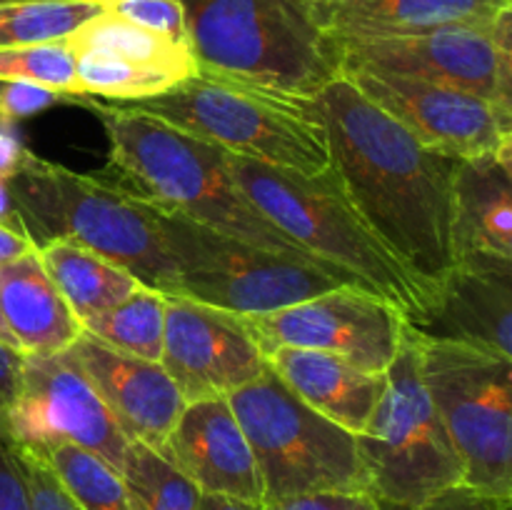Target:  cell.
<instances>
[{
	"label": "cell",
	"mask_w": 512,
	"mask_h": 510,
	"mask_svg": "<svg viewBox=\"0 0 512 510\" xmlns=\"http://www.w3.org/2000/svg\"><path fill=\"white\" fill-rule=\"evenodd\" d=\"M315 105L340 190L435 303L455 265V178L463 160L425 148L343 75L315 95Z\"/></svg>",
	"instance_id": "1"
},
{
	"label": "cell",
	"mask_w": 512,
	"mask_h": 510,
	"mask_svg": "<svg viewBox=\"0 0 512 510\" xmlns=\"http://www.w3.org/2000/svg\"><path fill=\"white\" fill-rule=\"evenodd\" d=\"M83 108L100 120L108 140V168L100 175L120 190L270 253L323 263L280 233L245 198L230 173L228 153L218 145L123 103L85 98Z\"/></svg>",
	"instance_id": "2"
},
{
	"label": "cell",
	"mask_w": 512,
	"mask_h": 510,
	"mask_svg": "<svg viewBox=\"0 0 512 510\" xmlns=\"http://www.w3.org/2000/svg\"><path fill=\"white\" fill-rule=\"evenodd\" d=\"M228 165L245 198L280 233L393 305L410 325L423 323L433 295L380 243L345 198L333 170L305 175L230 153Z\"/></svg>",
	"instance_id": "3"
},
{
	"label": "cell",
	"mask_w": 512,
	"mask_h": 510,
	"mask_svg": "<svg viewBox=\"0 0 512 510\" xmlns=\"http://www.w3.org/2000/svg\"><path fill=\"white\" fill-rule=\"evenodd\" d=\"M200 73L315 98L343 75L340 43L310 0H180Z\"/></svg>",
	"instance_id": "4"
},
{
	"label": "cell",
	"mask_w": 512,
	"mask_h": 510,
	"mask_svg": "<svg viewBox=\"0 0 512 510\" xmlns=\"http://www.w3.org/2000/svg\"><path fill=\"white\" fill-rule=\"evenodd\" d=\"M18 223L35 245L70 240L128 270L140 285L178 295V273L165 250L155 210L103 175L25 155L8 183Z\"/></svg>",
	"instance_id": "5"
},
{
	"label": "cell",
	"mask_w": 512,
	"mask_h": 510,
	"mask_svg": "<svg viewBox=\"0 0 512 510\" xmlns=\"http://www.w3.org/2000/svg\"><path fill=\"white\" fill-rule=\"evenodd\" d=\"M123 105L255 163L305 175L330 170L328 133L315 98L198 70L155 98Z\"/></svg>",
	"instance_id": "6"
},
{
	"label": "cell",
	"mask_w": 512,
	"mask_h": 510,
	"mask_svg": "<svg viewBox=\"0 0 512 510\" xmlns=\"http://www.w3.org/2000/svg\"><path fill=\"white\" fill-rule=\"evenodd\" d=\"M355 440L368 490L385 503L420 505L463 485V460L425 388L420 338L410 323L385 370L383 398Z\"/></svg>",
	"instance_id": "7"
},
{
	"label": "cell",
	"mask_w": 512,
	"mask_h": 510,
	"mask_svg": "<svg viewBox=\"0 0 512 510\" xmlns=\"http://www.w3.org/2000/svg\"><path fill=\"white\" fill-rule=\"evenodd\" d=\"M153 210L178 273V295L210 308L233 315L273 313L343 285H358L333 265L270 253L178 213Z\"/></svg>",
	"instance_id": "8"
},
{
	"label": "cell",
	"mask_w": 512,
	"mask_h": 510,
	"mask_svg": "<svg viewBox=\"0 0 512 510\" xmlns=\"http://www.w3.org/2000/svg\"><path fill=\"white\" fill-rule=\"evenodd\" d=\"M228 403L258 463L265 503L320 490H368L355 435L305 405L268 365Z\"/></svg>",
	"instance_id": "9"
},
{
	"label": "cell",
	"mask_w": 512,
	"mask_h": 510,
	"mask_svg": "<svg viewBox=\"0 0 512 510\" xmlns=\"http://www.w3.org/2000/svg\"><path fill=\"white\" fill-rule=\"evenodd\" d=\"M418 338L425 388L463 460V485L510 500L512 360L473 345Z\"/></svg>",
	"instance_id": "10"
},
{
	"label": "cell",
	"mask_w": 512,
	"mask_h": 510,
	"mask_svg": "<svg viewBox=\"0 0 512 510\" xmlns=\"http://www.w3.org/2000/svg\"><path fill=\"white\" fill-rule=\"evenodd\" d=\"M340 68L453 85L512 110V10L490 25H448L405 38L338 40Z\"/></svg>",
	"instance_id": "11"
},
{
	"label": "cell",
	"mask_w": 512,
	"mask_h": 510,
	"mask_svg": "<svg viewBox=\"0 0 512 510\" xmlns=\"http://www.w3.org/2000/svg\"><path fill=\"white\" fill-rule=\"evenodd\" d=\"M8 445L45 453L73 443L123 470L128 435L120 430L88 375L68 353H25L20 388L8 410Z\"/></svg>",
	"instance_id": "12"
},
{
	"label": "cell",
	"mask_w": 512,
	"mask_h": 510,
	"mask_svg": "<svg viewBox=\"0 0 512 510\" xmlns=\"http://www.w3.org/2000/svg\"><path fill=\"white\" fill-rule=\"evenodd\" d=\"M258 350L305 348L340 355L365 373H385L398 355L408 320L378 295L343 285L288 308L240 315Z\"/></svg>",
	"instance_id": "13"
},
{
	"label": "cell",
	"mask_w": 512,
	"mask_h": 510,
	"mask_svg": "<svg viewBox=\"0 0 512 510\" xmlns=\"http://www.w3.org/2000/svg\"><path fill=\"white\" fill-rule=\"evenodd\" d=\"M343 78L425 148L458 160L512 158V110L483 95L403 75L350 73Z\"/></svg>",
	"instance_id": "14"
},
{
	"label": "cell",
	"mask_w": 512,
	"mask_h": 510,
	"mask_svg": "<svg viewBox=\"0 0 512 510\" xmlns=\"http://www.w3.org/2000/svg\"><path fill=\"white\" fill-rule=\"evenodd\" d=\"M65 43L75 58V88L88 98L140 103L198 73L188 43L105 10L65 35Z\"/></svg>",
	"instance_id": "15"
},
{
	"label": "cell",
	"mask_w": 512,
	"mask_h": 510,
	"mask_svg": "<svg viewBox=\"0 0 512 510\" xmlns=\"http://www.w3.org/2000/svg\"><path fill=\"white\" fill-rule=\"evenodd\" d=\"M160 365L185 403H193L228 398L253 383L265 370V358L240 323V315L185 295H165Z\"/></svg>",
	"instance_id": "16"
},
{
	"label": "cell",
	"mask_w": 512,
	"mask_h": 510,
	"mask_svg": "<svg viewBox=\"0 0 512 510\" xmlns=\"http://www.w3.org/2000/svg\"><path fill=\"white\" fill-rule=\"evenodd\" d=\"M65 353L88 375L128 440L160 450L178 423L185 400L158 360L120 353L83 333Z\"/></svg>",
	"instance_id": "17"
},
{
	"label": "cell",
	"mask_w": 512,
	"mask_h": 510,
	"mask_svg": "<svg viewBox=\"0 0 512 510\" xmlns=\"http://www.w3.org/2000/svg\"><path fill=\"white\" fill-rule=\"evenodd\" d=\"M423 338L473 345L512 360V260L463 255L438 288Z\"/></svg>",
	"instance_id": "18"
},
{
	"label": "cell",
	"mask_w": 512,
	"mask_h": 510,
	"mask_svg": "<svg viewBox=\"0 0 512 510\" xmlns=\"http://www.w3.org/2000/svg\"><path fill=\"white\" fill-rule=\"evenodd\" d=\"M158 453L193 480L200 493L265 503L258 463L228 398L185 403Z\"/></svg>",
	"instance_id": "19"
},
{
	"label": "cell",
	"mask_w": 512,
	"mask_h": 510,
	"mask_svg": "<svg viewBox=\"0 0 512 510\" xmlns=\"http://www.w3.org/2000/svg\"><path fill=\"white\" fill-rule=\"evenodd\" d=\"M320 25L338 40L405 38L448 25H490L512 0H310Z\"/></svg>",
	"instance_id": "20"
},
{
	"label": "cell",
	"mask_w": 512,
	"mask_h": 510,
	"mask_svg": "<svg viewBox=\"0 0 512 510\" xmlns=\"http://www.w3.org/2000/svg\"><path fill=\"white\" fill-rule=\"evenodd\" d=\"M263 358L305 405L353 435L363 433L383 398L385 373H365L340 355L278 348Z\"/></svg>",
	"instance_id": "21"
},
{
	"label": "cell",
	"mask_w": 512,
	"mask_h": 510,
	"mask_svg": "<svg viewBox=\"0 0 512 510\" xmlns=\"http://www.w3.org/2000/svg\"><path fill=\"white\" fill-rule=\"evenodd\" d=\"M0 315L20 353H63L83 333L38 248L0 265Z\"/></svg>",
	"instance_id": "22"
},
{
	"label": "cell",
	"mask_w": 512,
	"mask_h": 510,
	"mask_svg": "<svg viewBox=\"0 0 512 510\" xmlns=\"http://www.w3.org/2000/svg\"><path fill=\"white\" fill-rule=\"evenodd\" d=\"M455 260H512V158L463 160L455 178Z\"/></svg>",
	"instance_id": "23"
},
{
	"label": "cell",
	"mask_w": 512,
	"mask_h": 510,
	"mask_svg": "<svg viewBox=\"0 0 512 510\" xmlns=\"http://www.w3.org/2000/svg\"><path fill=\"white\" fill-rule=\"evenodd\" d=\"M35 248L50 280L80 323L113 308L140 288V283L128 270L78 243L45 240Z\"/></svg>",
	"instance_id": "24"
},
{
	"label": "cell",
	"mask_w": 512,
	"mask_h": 510,
	"mask_svg": "<svg viewBox=\"0 0 512 510\" xmlns=\"http://www.w3.org/2000/svg\"><path fill=\"white\" fill-rule=\"evenodd\" d=\"M80 328L120 353L158 360L163 353L165 293L140 285L113 308L83 320Z\"/></svg>",
	"instance_id": "25"
},
{
	"label": "cell",
	"mask_w": 512,
	"mask_h": 510,
	"mask_svg": "<svg viewBox=\"0 0 512 510\" xmlns=\"http://www.w3.org/2000/svg\"><path fill=\"white\" fill-rule=\"evenodd\" d=\"M80 510H130L125 480L100 455L63 443L38 453Z\"/></svg>",
	"instance_id": "26"
},
{
	"label": "cell",
	"mask_w": 512,
	"mask_h": 510,
	"mask_svg": "<svg viewBox=\"0 0 512 510\" xmlns=\"http://www.w3.org/2000/svg\"><path fill=\"white\" fill-rule=\"evenodd\" d=\"M130 510H198L200 490L163 453L130 440L120 470Z\"/></svg>",
	"instance_id": "27"
},
{
	"label": "cell",
	"mask_w": 512,
	"mask_h": 510,
	"mask_svg": "<svg viewBox=\"0 0 512 510\" xmlns=\"http://www.w3.org/2000/svg\"><path fill=\"white\" fill-rule=\"evenodd\" d=\"M103 13V0H15L0 3V50L63 40Z\"/></svg>",
	"instance_id": "28"
},
{
	"label": "cell",
	"mask_w": 512,
	"mask_h": 510,
	"mask_svg": "<svg viewBox=\"0 0 512 510\" xmlns=\"http://www.w3.org/2000/svg\"><path fill=\"white\" fill-rule=\"evenodd\" d=\"M0 83H33L78 95L75 58L65 38L3 48L0 50Z\"/></svg>",
	"instance_id": "29"
},
{
	"label": "cell",
	"mask_w": 512,
	"mask_h": 510,
	"mask_svg": "<svg viewBox=\"0 0 512 510\" xmlns=\"http://www.w3.org/2000/svg\"><path fill=\"white\" fill-rule=\"evenodd\" d=\"M103 10L165 38L188 43L180 0H103Z\"/></svg>",
	"instance_id": "30"
},
{
	"label": "cell",
	"mask_w": 512,
	"mask_h": 510,
	"mask_svg": "<svg viewBox=\"0 0 512 510\" xmlns=\"http://www.w3.org/2000/svg\"><path fill=\"white\" fill-rule=\"evenodd\" d=\"M88 95L60 93L33 83H0V123L15 125L18 120L38 115L58 105H80Z\"/></svg>",
	"instance_id": "31"
},
{
	"label": "cell",
	"mask_w": 512,
	"mask_h": 510,
	"mask_svg": "<svg viewBox=\"0 0 512 510\" xmlns=\"http://www.w3.org/2000/svg\"><path fill=\"white\" fill-rule=\"evenodd\" d=\"M13 453L18 458L20 468H23L33 510H80L38 453L25 448H13Z\"/></svg>",
	"instance_id": "32"
},
{
	"label": "cell",
	"mask_w": 512,
	"mask_h": 510,
	"mask_svg": "<svg viewBox=\"0 0 512 510\" xmlns=\"http://www.w3.org/2000/svg\"><path fill=\"white\" fill-rule=\"evenodd\" d=\"M263 510H380V503L368 490H320L270 500Z\"/></svg>",
	"instance_id": "33"
},
{
	"label": "cell",
	"mask_w": 512,
	"mask_h": 510,
	"mask_svg": "<svg viewBox=\"0 0 512 510\" xmlns=\"http://www.w3.org/2000/svg\"><path fill=\"white\" fill-rule=\"evenodd\" d=\"M378 503L380 510H510V500L468 488V485H455L420 505H398L385 503V500H378Z\"/></svg>",
	"instance_id": "34"
},
{
	"label": "cell",
	"mask_w": 512,
	"mask_h": 510,
	"mask_svg": "<svg viewBox=\"0 0 512 510\" xmlns=\"http://www.w3.org/2000/svg\"><path fill=\"white\" fill-rule=\"evenodd\" d=\"M0 510H33L23 468L13 448L0 440Z\"/></svg>",
	"instance_id": "35"
},
{
	"label": "cell",
	"mask_w": 512,
	"mask_h": 510,
	"mask_svg": "<svg viewBox=\"0 0 512 510\" xmlns=\"http://www.w3.org/2000/svg\"><path fill=\"white\" fill-rule=\"evenodd\" d=\"M20 350L0 343V440H8V410L20 388V368H23Z\"/></svg>",
	"instance_id": "36"
},
{
	"label": "cell",
	"mask_w": 512,
	"mask_h": 510,
	"mask_svg": "<svg viewBox=\"0 0 512 510\" xmlns=\"http://www.w3.org/2000/svg\"><path fill=\"white\" fill-rule=\"evenodd\" d=\"M30 150L20 140L18 128L10 123H0V183H8L23 168L25 155Z\"/></svg>",
	"instance_id": "37"
},
{
	"label": "cell",
	"mask_w": 512,
	"mask_h": 510,
	"mask_svg": "<svg viewBox=\"0 0 512 510\" xmlns=\"http://www.w3.org/2000/svg\"><path fill=\"white\" fill-rule=\"evenodd\" d=\"M33 248H35L33 238H30L23 228L0 223V265L20 258V255H25Z\"/></svg>",
	"instance_id": "38"
},
{
	"label": "cell",
	"mask_w": 512,
	"mask_h": 510,
	"mask_svg": "<svg viewBox=\"0 0 512 510\" xmlns=\"http://www.w3.org/2000/svg\"><path fill=\"white\" fill-rule=\"evenodd\" d=\"M198 510H263V503H250V500L230 498L218 493H200Z\"/></svg>",
	"instance_id": "39"
},
{
	"label": "cell",
	"mask_w": 512,
	"mask_h": 510,
	"mask_svg": "<svg viewBox=\"0 0 512 510\" xmlns=\"http://www.w3.org/2000/svg\"><path fill=\"white\" fill-rule=\"evenodd\" d=\"M0 223L5 225H18V215H15L13 203H10V195H8V185L0 183Z\"/></svg>",
	"instance_id": "40"
},
{
	"label": "cell",
	"mask_w": 512,
	"mask_h": 510,
	"mask_svg": "<svg viewBox=\"0 0 512 510\" xmlns=\"http://www.w3.org/2000/svg\"><path fill=\"white\" fill-rule=\"evenodd\" d=\"M0 343H5V345H10V348L20 350V348H18V343H15V340H13V335H10V333H8V328H5L3 315H0Z\"/></svg>",
	"instance_id": "41"
},
{
	"label": "cell",
	"mask_w": 512,
	"mask_h": 510,
	"mask_svg": "<svg viewBox=\"0 0 512 510\" xmlns=\"http://www.w3.org/2000/svg\"><path fill=\"white\" fill-rule=\"evenodd\" d=\"M0 3H15V0H0Z\"/></svg>",
	"instance_id": "42"
}]
</instances>
